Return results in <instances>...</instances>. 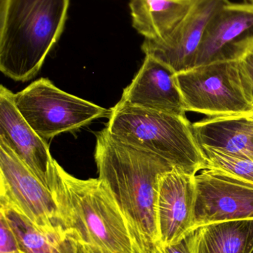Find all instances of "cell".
<instances>
[{"mask_svg":"<svg viewBox=\"0 0 253 253\" xmlns=\"http://www.w3.org/2000/svg\"><path fill=\"white\" fill-rule=\"evenodd\" d=\"M98 178L109 190L144 253L158 244L157 201L161 174L174 168L152 152L117 139L107 127L97 135Z\"/></svg>","mask_w":253,"mask_h":253,"instance_id":"cell-1","label":"cell"},{"mask_svg":"<svg viewBox=\"0 0 253 253\" xmlns=\"http://www.w3.org/2000/svg\"><path fill=\"white\" fill-rule=\"evenodd\" d=\"M53 190L71 236L87 253H144L99 178L79 179L54 162Z\"/></svg>","mask_w":253,"mask_h":253,"instance_id":"cell-2","label":"cell"},{"mask_svg":"<svg viewBox=\"0 0 253 253\" xmlns=\"http://www.w3.org/2000/svg\"><path fill=\"white\" fill-rule=\"evenodd\" d=\"M0 1V70L14 81H28L60 38L70 0Z\"/></svg>","mask_w":253,"mask_h":253,"instance_id":"cell-3","label":"cell"},{"mask_svg":"<svg viewBox=\"0 0 253 253\" xmlns=\"http://www.w3.org/2000/svg\"><path fill=\"white\" fill-rule=\"evenodd\" d=\"M106 127L117 139L152 152L174 168L196 175L206 161L187 117L143 109L120 100Z\"/></svg>","mask_w":253,"mask_h":253,"instance_id":"cell-4","label":"cell"},{"mask_svg":"<svg viewBox=\"0 0 253 253\" xmlns=\"http://www.w3.org/2000/svg\"><path fill=\"white\" fill-rule=\"evenodd\" d=\"M187 112L209 117L249 112L253 102L237 59H221L175 74Z\"/></svg>","mask_w":253,"mask_h":253,"instance_id":"cell-5","label":"cell"},{"mask_svg":"<svg viewBox=\"0 0 253 253\" xmlns=\"http://www.w3.org/2000/svg\"><path fill=\"white\" fill-rule=\"evenodd\" d=\"M14 104L25 121L44 139L75 130L111 114V109L66 93L45 78L14 93Z\"/></svg>","mask_w":253,"mask_h":253,"instance_id":"cell-6","label":"cell"},{"mask_svg":"<svg viewBox=\"0 0 253 253\" xmlns=\"http://www.w3.org/2000/svg\"><path fill=\"white\" fill-rule=\"evenodd\" d=\"M0 204L13 208L42 230L74 238L54 190L46 185L1 140Z\"/></svg>","mask_w":253,"mask_h":253,"instance_id":"cell-7","label":"cell"},{"mask_svg":"<svg viewBox=\"0 0 253 253\" xmlns=\"http://www.w3.org/2000/svg\"><path fill=\"white\" fill-rule=\"evenodd\" d=\"M193 230L213 223L253 219V185L230 174L204 168L195 175Z\"/></svg>","mask_w":253,"mask_h":253,"instance_id":"cell-8","label":"cell"},{"mask_svg":"<svg viewBox=\"0 0 253 253\" xmlns=\"http://www.w3.org/2000/svg\"><path fill=\"white\" fill-rule=\"evenodd\" d=\"M228 1L196 0L184 19L169 34L157 40L145 39L143 51L169 67L175 74L192 69L209 22Z\"/></svg>","mask_w":253,"mask_h":253,"instance_id":"cell-9","label":"cell"},{"mask_svg":"<svg viewBox=\"0 0 253 253\" xmlns=\"http://www.w3.org/2000/svg\"><path fill=\"white\" fill-rule=\"evenodd\" d=\"M253 44V4L229 1L209 22L195 67L221 59H236Z\"/></svg>","mask_w":253,"mask_h":253,"instance_id":"cell-10","label":"cell"},{"mask_svg":"<svg viewBox=\"0 0 253 253\" xmlns=\"http://www.w3.org/2000/svg\"><path fill=\"white\" fill-rule=\"evenodd\" d=\"M195 202V175L177 168L160 175L157 190V246L178 243L193 231Z\"/></svg>","mask_w":253,"mask_h":253,"instance_id":"cell-11","label":"cell"},{"mask_svg":"<svg viewBox=\"0 0 253 253\" xmlns=\"http://www.w3.org/2000/svg\"><path fill=\"white\" fill-rule=\"evenodd\" d=\"M0 140L46 185L53 190L55 160L49 146L15 106L14 93L3 85L0 87Z\"/></svg>","mask_w":253,"mask_h":253,"instance_id":"cell-12","label":"cell"},{"mask_svg":"<svg viewBox=\"0 0 253 253\" xmlns=\"http://www.w3.org/2000/svg\"><path fill=\"white\" fill-rule=\"evenodd\" d=\"M120 100L143 109L186 117V107L175 74L151 56L144 63Z\"/></svg>","mask_w":253,"mask_h":253,"instance_id":"cell-13","label":"cell"},{"mask_svg":"<svg viewBox=\"0 0 253 253\" xmlns=\"http://www.w3.org/2000/svg\"><path fill=\"white\" fill-rule=\"evenodd\" d=\"M200 146L214 147L253 161V121L237 117H209L193 124Z\"/></svg>","mask_w":253,"mask_h":253,"instance_id":"cell-14","label":"cell"},{"mask_svg":"<svg viewBox=\"0 0 253 253\" xmlns=\"http://www.w3.org/2000/svg\"><path fill=\"white\" fill-rule=\"evenodd\" d=\"M193 253H253V219L201 226L191 232Z\"/></svg>","mask_w":253,"mask_h":253,"instance_id":"cell-15","label":"cell"},{"mask_svg":"<svg viewBox=\"0 0 253 253\" xmlns=\"http://www.w3.org/2000/svg\"><path fill=\"white\" fill-rule=\"evenodd\" d=\"M196 0H130L132 26L146 40L169 34L184 19Z\"/></svg>","mask_w":253,"mask_h":253,"instance_id":"cell-16","label":"cell"},{"mask_svg":"<svg viewBox=\"0 0 253 253\" xmlns=\"http://www.w3.org/2000/svg\"><path fill=\"white\" fill-rule=\"evenodd\" d=\"M0 213L16 235L22 253H87L74 238L42 230L7 205L0 204Z\"/></svg>","mask_w":253,"mask_h":253,"instance_id":"cell-17","label":"cell"},{"mask_svg":"<svg viewBox=\"0 0 253 253\" xmlns=\"http://www.w3.org/2000/svg\"><path fill=\"white\" fill-rule=\"evenodd\" d=\"M205 168L218 169L253 185V161L214 147L201 146Z\"/></svg>","mask_w":253,"mask_h":253,"instance_id":"cell-18","label":"cell"},{"mask_svg":"<svg viewBox=\"0 0 253 253\" xmlns=\"http://www.w3.org/2000/svg\"><path fill=\"white\" fill-rule=\"evenodd\" d=\"M0 253H22L16 235L4 215L0 213Z\"/></svg>","mask_w":253,"mask_h":253,"instance_id":"cell-19","label":"cell"},{"mask_svg":"<svg viewBox=\"0 0 253 253\" xmlns=\"http://www.w3.org/2000/svg\"><path fill=\"white\" fill-rule=\"evenodd\" d=\"M245 88L253 102V44L237 57Z\"/></svg>","mask_w":253,"mask_h":253,"instance_id":"cell-20","label":"cell"},{"mask_svg":"<svg viewBox=\"0 0 253 253\" xmlns=\"http://www.w3.org/2000/svg\"><path fill=\"white\" fill-rule=\"evenodd\" d=\"M160 253H193L191 246V233L178 243L166 246H157Z\"/></svg>","mask_w":253,"mask_h":253,"instance_id":"cell-21","label":"cell"},{"mask_svg":"<svg viewBox=\"0 0 253 253\" xmlns=\"http://www.w3.org/2000/svg\"><path fill=\"white\" fill-rule=\"evenodd\" d=\"M237 117H244V118L248 119V120H253V109L249 112L243 113V114H236Z\"/></svg>","mask_w":253,"mask_h":253,"instance_id":"cell-22","label":"cell"},{"mask_svg":"<svg viewBox=\"0 0 253 253\" xmlns=\"http://www.w3.org/2000/svg\"><path fill=\"white\" fill-rule=\"evenodd\" d=\"M150 253H160L158 250H157V247L154 249H153Z\"/></svg>","mask_w":253,"mask_h":253,"instance_id":"cell-23","label":"cell"},{"mask_svg":"<svg viewBox=\"0 0 253 253\" xmlns=\"http://www.w3.org/2000/svg\"><path fill=\"white\" fill-rule=\"evenodd\" d=\"M245 2L252 3L253 4V0H244Z\"/></svg>","mask_w":253,"mask_h":253,"instance_id":"cell-24","label":"cell"},{"mask_svg":"<svg viewBox=\"0 0 253 253\" xmlns=\"http://www.w3.org/2000/svg\"></svg>","mask_w":253,"mask_h":253,"instance_id":"cell-25","label":"cell"}]
</instances>
